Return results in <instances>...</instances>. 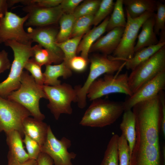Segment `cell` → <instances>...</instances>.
I'll list each match as a JSON object with an SVG mask.
<instances>
[{
	"label": "cell",
	"mask_w": 165,
	"mask_h": 165,
	"mask_svg": "<svg viewBox=\"0 0 165 165\" xmlns=\"http://www.w3.org/2000/svg\"><path fill=\"white\" fill-rule=\"evenodd\" d=\"M135 120L136 140L160 147L161 108L158 95L132 108Z\"/></svg>",
	"instance_id": "obj_1"
},
{
	"label": "cell",
	"mask_w": 165,
	"mask_h": 165,
	"mask_svg": "<svg viewBox=\"0 0 165 165\" xmlns=\"http://www.w3.org/2000/svg\"><path fill=\"white\" fill-rule=\"evenodd\" d=\"M43 86L37 84L28 72L23 71L19 88L10 93L5 98L19 104L34 118L43 121L45 117L40 111L39 101L41 98L47 99Z\"/></svg>",
	"instance_id": "obj_2"
},
{
	"label": "cell",
	"mask_w": 165,
	"mask_h": 165,
	"mask_svg": "<svg viewBox=\"0 0 165 165\" xmlns=\"http://www.w3.org/2000/svg\"><path fill=\"white\" fill-rule=\"evenodd\" d=\"M124 111L123 102L97 99L92 101L79 124L83 126L103 127L114 123Z\"/></svg>",
	"instance_id": "obj_3"
},
{
	"label": "cell",
	"mask_w": 165,
	"mask_h": 165,
	"mask_svg": "<svg viewBox=\"0 0 165 165\" xmlns=\"http://www.w3.org/2000/svg\"><path fill=\"white\" fill-rule=\"evenodd\" d=\"M4 44L12 49L14 54V59L8 76L0 83V96L6 98L10 93L19 88L24 65L31 57L32 52L31 43L24 44L15 41L8 40Z\"/></svg>",
	"instance_id": "obj_4"
},
{
	"label": "cell",
	"mask_w": 165,
	"mask_h": 165,
	"mask_svg": "<svg viewBox=\"0 0 165 165\" xmlns=\"http://www.w3.org/2000/svg\"><path fill=\"white\" fill-rule=\"evenodd\" d=\"M90 61V72L86 81L82 86L77 87L76 102L81 109L86 106L87 92L92 83L102 75L113 74L119 71L123 67L124 63L122 61L111 60L108 55L99 54L93 55Z\"/></svg>",
	"instance_id": "obj_5"
},
{
	"label": "cell",
	"mask_w": 165,
	"mask_h": 165,
	"mask_svg": "<svg viewBox=\"0 0 165 165\" xmlns=\"http://www.w3.org/2000/svg\"><path fill=\"white\" fill-rule=\"evenodd\" d=\"M43 89L49 101L47 107L56 120L62 114H72V103L77 101L76 87L64 83L55 86L43 85Z\"/></svg>",
	"instance_id": "obj_6"
},
{
	"label": "cell",
	"mask_w": 165,
	"mask_h": 165,
	"mask_svg": "<svg viewBox=\"0 0 165 165\" xmlns=\"http://www.w3.org/2000/svg\"><path fill=\"white\" fill-rule=\"evenodd\" d=\"M126 12L127 24L120 41L113 53V55L108 56L111 60L125 61L133 57L135 53V41L140 29L143 23L155 13L146 12L139 17L132 18Z\"/></svg>",
	"instance_id": "obj_7"
},
{
	"label": "cell",
	"mask_w": 165,
	"mask_h": 165,
	"mask_svg": "<svg viewBox=\"0 0 165 165\" xmlns=\"http://www.w3.org/2000/svg\"><path fill=\"white\" fill-rule=\"evenodd\" d=\"M165 71V46L132 70L128 82L133 94L159 73Z\"/></svg>",
	"instance_id": "obj_8"
},
{
	"label": "cell",
	"mask_w": 165,
	"mask_h": 165,
	"mask_svg": "<svg viewBox=\"0 0 165 165\" xmlns=\"http://www.w3.org/2000/svg\"><path fill=\"white\" fill-rule=\"evenodd\" d=\"M102 78H98L91 85L87 97L92 101L113 93H121L130 96L133 93L129 86L127 72L113 75L105 74Z\"/></svg>",
	"instance_id": "obj_9"
},
{
	"label": "cell",
	"mask_w": 165,
	"mask_h": 165,
	"mask_svg": "<svg viewBox=\"0 0 165 165\" xmlns=\"http://www.w3.org/2000/svg\"><path fill=\"white\" fill-rule=\"evenodd\" d=\"M31 116L30 112L19 104L0 96V132L6 134L16 130L23 138L24 135L23 121Z\"/></svg>",
	"instance_id": "obj_10"
},
{
	"label": "cell",
	"mask_w": 165,
	"mask_h": 165,
	"mask_svg": "<svg viewBox=\"0 0 165 165\" xmlns=\"http://www.w3.org/2000/svg\"><path fill=\"white\" fill-rule=\"evenodd\" d=\"M28 18V14L20 17L14 13L7 11L0 19V44L8 40L24 44H32L29 34L24 28Z\"/></svg>",
	"instance_id": "obj_11"
},
{
	"label": "cell",
	"mask_w": 165,
	"mask_h": 165,
	"mask_svg": "<svg viewBox=\"0 0 165 165\" xmlns=\"http://www.w3.org/2000/svg\"><path fill=\"white\" fill-rule=\"evenodd\" d=\"M71 141L65 137L57 139L49 125L46 139L41 147V152L45 153L53 159L54 165H73L72 160L76 156L73 152H69Z\"/></svg>",
	"instance_id": "obj_12"
},
{
	"label": "cell",
	"mask_w": 165,
	"mask_h": 165,
	"mask_svg": "<svg viewBox=\"0 0 165 165\" xmlns=\"http://www.w3.org/2000/svg\"><path fill=\"white\" fill-rule=\"evenodd\" d=\"M48 26L31 27L28 30L32 42H36L48 51L55 59L57 64L63 61L64 54L56 45V37L58 31L54 27Z\"/></svg>",
	"instance_id": "obj_13"
},
{
	"label": "cell",
	"mask_w": 165,
	"mask_h": 165,
	"mask_svg": "<svg viewBox=\"0 0 165 165\" xmlns=\"http://www.w3.org/2000/svg\"><path fill=\"white\" fill-rule=\"evenodd\" d=\"M163 151L161 154L160 147L136 140L130 165H165L164 147Z\"/></svg>",
	"instance_id": "obj_14"
},
{
	"label": "cell",
	"mask_w": 165,
	"mask_h": 165,
	"mask_svg": "<svg viewBox=\"0 0 165 165\" xmlns=\"http://www.w3.org/2000/svg\"><path fill=\"white\" fill-rule=\"evenodd\" d=\"M165 89V71H164L144 84L123 102L124 111L132 109L138 103L154 98Z\"/></svg>",
	"instance_id": "obj_15"
},
{
	"label": "cell",
	"mask_w": 165,
	"mask_h": 165,
	"mask_svg": "<svg viewBox=\"0 0 165 165\" xmlns=\"http://www.w3.org/2000/svg\"><path fill=\"white\" fill-rule=\"evenodd\" d=\"M23 10L28 15V18L24 25L35 27L56 23L63 14L60 5L50 8L30 5L25 6Z\"/></svg>",
	"instance_id": "obj_16"
},
{
	"label": "cell",
	"mask_w": 165,
	"mask_h": 165,
	"mask_svg": "<svg viewBox=\"0 0 165 165\" xmlns=\"http://www.w3.org/2000/svg\"><path fill=\"white\" fill-rule=\"evenodd\" d=\"M6 142L9 147L7 165H20L29 158L23 146L22 137L17 131L6 134Z\"/></svg>",
	"instance_id": "obj_17"
},
{
	"label": "cell",
	"mask_w": 165,
	"mask_h": 165,
	"mask_svg": "<svg viewBox=\"0 0 165 165\" xmlns=\"http://www.w3.org/2000/svg\"><path fill=\"white\" fill-rule=\"evenodd\" d=\"M124 29L123 27L117 28L108 32L92 45L89 52H100L107 55L113 53L119 43Z\"/></svg>",
	"instance_id": "obj_18"
},
{
	"label": "cell",
	"mask_w": 165,
	"mask_h": 165,
	"mask_svg": "<svg viewBox=\"0 0 165 165\" xmlns=\"http://www.w3.org/2000/svg\"><path fill=\"white\" fill-rule=\"evenodd\" d=\"M49 126L42 120L30 116L24 119L22 124L24 134L36 141L41 147L46 139Z\"/></svg>",
	"instance_id": "obj_19"
},
{
	"label": "cell",
	"mask_w": 165,
	"mask_h": 165,
	"mask_svg": "<svg viewBox=\"0 0 165 165\" xmlns=\"http://www.w3.org/2000/svg\"><path fill=\"white\" fill-rule=\"evenodd\" d=\"M110 16H108L99 25L89 30L81 40L78 46L77 53L81 52V56L89 60L88 53L92 45L106 31Z\"/></svg>",
	"instance_id": "obj_20"
},
{
	"label": "cell",
	"mask_w": 165,
	"mask_h": 165,
	"mask_svg": "<svg viewBox=\"0 0 165 165\" xmlns=\"http://www.w3.org/2000/svg\"><path fill=\"white\" fill-rule=\"evenodd\" d=\"M43 74L44 85L55 86L61 84V81L58 79L59 77L68 78L72 75V72L68 65L63 61L57 64L46 65Z\"/></svg>",
	"instance_id": "obj_21"
},
{
	"label": "cell",
	"mask_w": 165,
	"mask_h": 165,
	"mask_svg": "<svg viewBox=\"0 0 165 165\" xmlns=\"http://www.w3.org/2000/svg\"><path fill=\"white\" fill-rule=\"evenodd\" d=\"M154 14L148 18L142 24L141 31L138 36V41L134 46L135 53L144 48L156 45L159 42L154 31Z\"/></svg>",
	"instance_id": "obj_22"
},
{
	"label": "cell",
	"mask_w": 165,
	"mask_h": 165,
	"mask_svg": "<svg viewBox=\"0 0 165 165\" xmlns=\"http://www.w3.org/2000/svg\"><path fill=\"white\" fill-rule=\"evenodd\" d=\"M126 10L132 18L139 17L146 12L156 10L157 1L154 0H123Z\"/></svg>",
	"instance_id": "obj_23"
},
{
	"label": "cell",
	"mask_w": 165,
	"mask_h": 165,
	"mask_svg": "<svg viewBox=\"0 0 165 165\" xmlns=\"http://www.w3.org/2000/svg\"><path fill=\"white\" fill-rule=\"evenodd\" d=\"M124 112L120 128L128 142L131 157L136 138L135 118L132 109Z\"/></svg>",
	"instance_id": "obj_24"
},
{
	"label": "cell",
	"mask_w": 165,
	"mask_h": 165,
	"mask_svg": "<svg viewBox=\"0 0 165 165\" xmlns=\"http://www.w3.org/2000/svg\"><path fill=\"white\" fill-rule=\"evenodd\" d=\"M165 45V42L144 48L135 53L130 59L125 61V65L128 70H133L138 65L149 59Z\"/></svg>",
	"instance_id": "obj_25"
},
{
	"label": "cell",
	"mask_w": 165,
	"mask_h": 165,
	"mask_svg": "<svg viewBox=\"0 0 165 165\" xmlns=\"http://www.w3.org/2000/svg\"><path fill=\"white\" fill-rule=\"evenodd\" d=\"M123 6V0H117L115 3L112 13L107 25L106 30L107 31L117 28H125L127 21Z\"/></svg>",
	"instance_id": "obj_26"
},
{
	"label": "cell",
	"mask_w": 165,
	"mask_h": 165,
	"mask_svg": "<svg viewBox=\"0 0 165 165\" xmlns=\"http://www.w3.org/2000/svg\"><path fill=\"white\" fill-rule=\"evenodd\" d=\"M75 18L73 14L63 13L59 20L60 30L56 37V43H60L71 38Z\"/></svg>",
	"instance_id": "obj_27"
},
{
	"label": "cell",
	"mask_w": 165,
	"mask_h": 165,
	"mask_svg": "<svg viewBox=\"0 0 165 165\" xmlns=\"http://www.w3.org/2000/svg\"><path fill=\"white\" fill-rule=\"evenodd\" d=\"M119 136L114 134L111 138L100 165H119L118 142Z\"/></svg>",
	"instance_id": "obj_28"
},
{
	"label": "cell",
	"mask_w": 165,
	"mask_h": 165,
	"mask_svg": "<svg viewBox=\"0 0 165 165\" xmlns=\"http://www.w3.org/2000/svg\"><path fill=\"white\" fill-rule=\"evenodd\" d=\"M83 35L70 38L56 45L64 55L63 61L67 65L69 60L76 56L78 46Z\"/></svg>",
	"instance_id": "obj_29"
},
{
	"label": "cell",
	"mask_w": 165,
	"mask_h": 165,
	"mask_svg": "<svg viewBox=\"0 0 165 165\" xmlns=\"http://www.w3.org/2000/svg\"><path fill=\"white\" fill-rule=\"evenodd\" d=\"M94 16L86 15L75 19L70 38L84 35L86 33L92 25Z\"/></svg>",
	"instance_id": "obj_30"
},
{
	"label": "cell",
	"mask_w": 165,
	"mask_h": 165,
	"mask_svg": "<svg viewBox=\"0 0 165 165\" xmlns=\"http://www.w3.org/2000/svg\"><path fill=\"white\" fill-rule=\"evenodd\" d=\"M32 55L31 58L41 66L51 64L52 63L57 64L56 61L50 52L38 44L32 46Z\"/></svg>",
	"instance_id": "obj_31"
},
{
	"label": "cell",
	"mask_w": 165,
	"mask_h": 165,
	"mask_svg": "<svg viewBox=\"0 0 165 165\" xmlns=\"http://www.w3.org/2000/svg\"><path fill=\"white\" fill-rule=\"evenodd\" d=\"M101 1L100 0L84 1L78 6L73 15L75 19L86 15H94L99 8Z\"/></svg>",
	"instance_id": "obj_32"
},
{
	"label": "cell",
	"mask_w": 165,
	"mask_h": 165,
	"mask_svg": "<svg viewBox=\"0 0 165 165\" xmlns=\"http://www.w3.org/2000/svg\"><path fill=\"white\" fill-rule=\"evenodd\" d=\"M115 3L113 0H101L99 8L94 16L92 25L97 26L113 10Z\"/></svg>",
	"instance_id": "obj_33"
},
{
	"label": "cell",
	"mask_w": 165,
	"mask_h": 165,
	"mask_svg": "<svg viewBox=\"0 0 165 165\" xmlns=\"http://www.w3.org/2000/svg\"><path fill=\"white\" fill-rule=\"evenodd\" d=\"M119 165H130V155L128 142L124 135L119 136L118 142Z\"/></svg>",
	"instance_id": "obj_34"
},
{
	"label": "cell",
	"mask_w": 165,
	"mask_h": 165,
	"mask_svg": "<svg viewBox=\"0 0 165 165\" xmlns=\"http://www.w3.org/2000/svg\"><path fill=\"white\" fill-rule=\"evenodd\" d=\"M156 13H155L154 31L156 35L165 32V4L160 1L156 3Z\"/></svg>",
	"instance_id": "obj_35"
},
{
	"label": "cell",
	"mask_w": 165,
	"mask_h": 165,
	"mask_svg": "<svg viewBox=\"0 0 165 165\" xmlns=\"http://www.w3.org/2000/svg\"><path fill=\"white\" fill-rule=\"evenodd\" d=\"M41 66L32 58L29 59L26 63L24 68L30 72L36 83L38 85H44V76L41 70Z\"/></svg>",
	"instance_id": "obj_36"
},
{
	"label": "cell",
	"mask_w": 165,
	"mask_h": 165,
	"mask_svg": "<svg viewBox=\"0 0 165 165\" xmlns=\"http://www.w3.org/2000/svg\"><path fill=\"white\" fill-rule=\"evenodd\" d=\"M23 142L25 145L27 153L30 159L37 160L41 152V147L35 141L24 134Z\"/></svg>",
	"instance_id": "obj_37"
},
{
	"label": "cell",
	"mask_w": 165,
	"mask_h": 165,
	"mask_svg": "<svg viewBox=\"0 0 165 165\" xmlns=\"http://www.w3.org/2000/svg\"><path fill=\"white\" fill-rule=\"evenodd\" d=\"M89 60L81 56L76 55L72 57L68 61V65L71 70L77 72H82L86 70Z\"/></svg>",
	"instance_id": "obj_38"
},
{
	"label": "cell",
	"mask_w": 165,
	"mask_h": 165,
	"mask_svg": "<svg viewBox=\"0 0 165 165\" xmlns=\"http://www.w3.org/2000/svg\"><path fill=\"white\" fill-rule=\"evenodd\" d=\"M62 0H20V2L25 6L34 5L39 7L50 8L60 5Z\"/></svg>",
	"instance_id": "obj_39"
},
{
	"label": "cell",
	"mask_w": 165,
	"mask_h": 165,
	"mask_svg": "<svg viewBox=\"0 0 165 165\" xmlns=\"http://www.w3.org/2000/svg\"><path fill=\"white\" fill-rule=\"evenodd\" d=\"M82 0H62L60 4L63 13L73 14Z\"/></svg>",
	"instance_id": "obj_40"
},
{
	"label": "cell",
	"mask_w": 165,
	"mask_h": 165,
	"mask_svg": "<svg viewBox=\"0 0 165 165\" xmlns=\"http://www.w3.org/2000/svg\"><path fill=\"white\" fill-rule=\"evenodd\" d=\"M161 108L160 130L164 138L165 137V94L163 90L158 94Z\"/></svg>",
	"instance_id": "obj_41"
},
{
	"label": "cell",
	"mask_w": 165,
	"mask_h": 165,
	"mask_svg": "<svg viewBox=\"0 0 165 165\" xmlns=\"http://www.w3.org/2000/svg\"><path fill=\"white\" fill-rule=\"evenodd\" d=\"M11 65L8 53L5 50L0 51V73L9 69Z\"/></svg>",
	"instance_id": "obj_42"
},
{
	"label": "cell",
	"mask_w": 165,
	"mask_h": 165,
	"mask_svg": "<svg viewBox=\"0 0 165 165\" xmlns=\"http://www.w3.org/2000/svg\"><path fill=\"white\" fill-rule=\"evenodd\" d=\"M38 165H53L54 162L53 159L48 155L41 152L37 160Z\"/></svg>",
	"instance_id": "obj_43"
},
{
	"label": "cell",
	"mask_w": 165,
	"mask_h": 165,
	"mask_svg": "<svg viewBox=\"0 0 165 165\" xmlns=\"http://www.w3.org/2000/svg\"><path fill=\"white\" fill-rule=\"evenodd\" d=\"M9 8V6L7 0H0V19L8 11Z\"/></svg>",
	"instance_id": "obj_44"
},
{
	"label": "cell",
	"mask_w": 165,
	"mask_h": 165,
	"mask_svg": "<svg viewBox=\"0 0 165 165\" xmlns=\"http://www.w3.org/2000/svg\"><path fill=\"white\" fill-rule=\"evenodd\" d=\"M20 165H38L36 160L30 159Z\"/></svg>",
	"instance_id": "obj_45"
}]
</instances>
